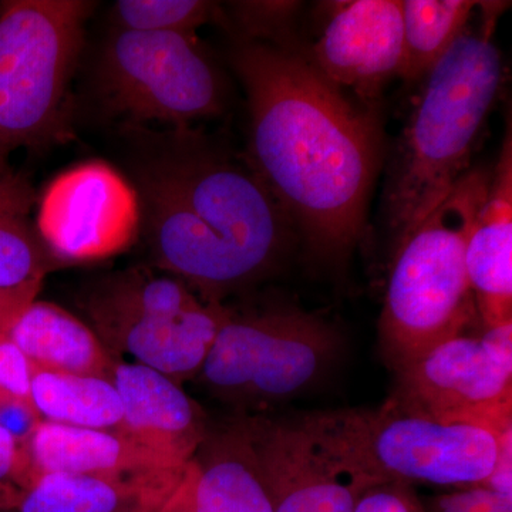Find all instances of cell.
<instances>
[{
    "label": "cell",
    "mask_w": 512,
    "mask_h": 512,
    "mask_svg": "<svg viewBox=\"0 0 512 512\" xmlns=\"http://www.w3.org/2000/svg\"><path fill=\"white\" fill-rule=\"evenodd\" d=\"M229 60L247 94L249 163L309 251L345 265L365 231L382 160L376 111L320 76L296 35H232Z\"/></svg>",
    "instance_id": "1"
},
{
    "label": "cell",
    "mask_w": 512,
    "mask_h": 512,
    "mask_svg": "<svg viewBox=\"0 0 512 512\" xmlns=\"http://www.w3.org/2000/svg\"><path fill=\"white\" fill-rule=\"evenodd\" d=\"M117 131L147 266L217 305L278 271L295 229L247 156L194 126Z\"/></svg>",
    "instance_id": "2"
},
{
    "label": "cell",
    "mask_w": 512,
    "mask_h": 512,
    "mask_svg": "<svg viewBox=\"0 0 512 512\" xmlns=\"http://www.w3.org/2000/svg\"><path fill=\"white\" fill-rule=\"evenodd\" d=\"M504 9L505 3L478 2L467 28L420 80L384 190L393 245L471 170L500 92L503 64L494 35Z\"/></svg>",
    "instance_id": "3"
},
{
    "label": "cell",
    "mask_w": 512,
    "mask_h": 512,
    "mask_svg": "<svg viewBox=\"0 0 512 512\" xmlns=\"http://www.w3.org/2000/svg\"><path fill=\"white\" fill-rule=\"evenodd\" d=\"M491 171L471 167L393 245L379 319L380 352L393 372L480 322L468 282L466 244Z\"/></svg>",
    "instance_id": "4"
},
{
    "label": "cell",
    "mask_w": 512,
    "mask_h": 512,
    "mask_svg": "<svg viewBox=\"0 0 512 512\" xmlns=\"http://www.w3.org/2000/svg\"><path fill=\"white\" fill-rule=\"evenodd\" d=\"M342 349V335L325 316L295 306L225 305L194 380L234 414H262L322 382Z\"/></svg>",
    "instance_id": "5"
},
{
    "label": "cell",
    "mask_w": 512,
    "mask_h": 512,
    "mask_svg": "<svg viewBox=\"0 0 512 512\" xmlns=\"http://www.w3.org/2000/svg\"><path fill=\"white\" fill-rule=\"evenodd\" d=\"M77 305L114 356H130L181 384L195 379L225 316L184 282L147 265L94 276Z\"/></svg>",
    "instance_id": "6"
},
{
    "label": "cell",
    "mask_w": 512,
    "mask_h": 512,
    "mask_svg": "<svg viewBox=\"0 0 512 512\" xmlns=\"http://www.w3.org/2000/svg\"><path fill=\"white\" fill-rule=\"evenodd\" d=\"M96 3L10 0L0 6V157L49 143Z\"/></svg>",
    "instance_id": "7"
},
{
    "label": "cell",
    "mask_w": 512,
    "mask_h": 512,
    "mask_svg": "<svg viewBox=\"0 0 512 512\" xmlns=\"http://www.w3.org/2000/svg\"><path fill=\"white\" fill-rule=\"evenodd\" d=\"M309 414L345 463L379 480L478 487L491 476L498 457L501 433L404 413L389 400L376 409Z\"/></svg>",
    "instance_id": "8"
},
{
    "label": "cell",
    "mask_w": 512,
    "mask_h": 512,
    "mask_svg": "<svg viewBox=\"0 0 512 512\" xmlns=\"http://www.w3.org/2000/svg\"><path fill=\"white\" fill-rule=\"evenodd\" d=\"M94 74L101 100L123 124L192 127L227 104L224 76L198 37L113 28Z\"/></svg>",
    "instance_id": "9"
},
{
    "label": "cell",
    "mask_w": 512,
    "mask_h": 512,
    "mask_svg": "<svg viewBox=\"0 0 512 512\" xmlns=\"http://www.w3.org/2000/svg\"><path fill=\"white\" fill-rule=\"evenodd\" d=\"M404 413L503 433L512 429V322L468 330L394 372Z\"/></svg>",
    "instance_id": "10"
},
{
    "label": "cell",
    "mask_w": 512,
    "mask_h": 512,
    "mask_svg": "<svg viewBox=\"0 0 512 512\" xmlns=\"http://www.w3.org/2000/svg\"><path fill=\"white\" fill-rule=\"evenodd\" d=\"M37 231L53 259L96 262L138 241L136 192L113 165L89 161L56 177L39 197Z\"/></svg>",
    "instance_id": "11"
},
{
    "label": "cell",
    "mask_w": 512,
    "mask_h": 512,
    "mask_svg": "<svg viewBox=\"0 0 512 512\" xmlns=\"http://www.w3.org/2000/svg\"><path fill=\"white\" fill-rule=\"evenodd\" d=\"M247 416L274 512H352L360 493L379 480L345 463L309 413Z\"/></svg>",
    "instance_id": "12"
},
{
    "label": "cell",
    "mask_w": 512,
    "mask_h": 512,
    "mask_svg": "<svg viewBox=\"0 0 512 512\" xmlns=\"http://www.w3.org/2000/svg\"><path fill=\"white\" fill-rule=\"evenodd\" d=\"M319 29L303 52L320 76L366 110L403 64L402 0L320 3Z\"/></svg>",
    "instance_id": "13"
},
{
    "label": "cell",
    "mask_w": 512,
    "mask_h": 512,
    "mask_svg": "<svg viewBox=\"0 0 512 512\" xmlns=\"http://www.w3.org/2000/svg\"><path fill=\"white\" fill-rule=\"evenodd\" d=\"M160 512H274L247 414L210 424Z\"/></svg>",
    "instance_id": "14"
},
{
    "label": "cell",
    "mask_w": 512,
    "mask_h": 512,
    "mask_svg": "<svg viewBox=\"0 0 512 512\" xmlns=\"http://www.w3.org/2000/svg\"><path fill=\"white\" fill-rule=\"evenodd\" d=\"M113 383L123 404L120 433L170 466H187L210 429L200 404L181 384L134 362L117 360Z\"/></svg>",
    "instance_id": "15"
},
{
    "label": "cell",
    "mask_w": 512,
    "mask_h": 512,
    "mask_svg": "<svg viewBox=\"0 0 512 512\" xmlns=\"http://www.w3.org/2000/svg\"><path fill=\"white\" fill-rule=\"evenodd\" d=\"M468 282L484 328L512 322V138L491 171L487 195L466 244Z\"/></svg>",
    "instance_id": "16"
},
{
    "label": "cell",
    "mask_w": 512,
    "mask_h": 512,
    "mask_svg": "<svg viewBox=\"0 0 512 512\" xmlns=\"http://www.w3.org/2000/svg\"><path fill=\"white\" fill-rule=\"evenodd\" d=\"M184 467L110 474H46L18 512H160L184 477Z\"/></svg>",
    "instance_id": "17"
},
{
    "label": "cell",
    "mask_w": 512,
    "mask_h": 512,
    "mask_svg": "<svg viewBox=\"0 0 512 512\" xmlns=\"http://www.w3.org/2000/svg\"><path fill=\"white\" fill-rule=\"evenodd\" d=\"M8 338L32 367L113 382L116 357L87 322L55 303L30 302L10 326Z\"/></svg>",
    "instance_id": "18"
},
{
    "label": "cell",
    "mask_w": 512,
    "mask_h": 512,
    "mask_svg": "<svg viewBox=\"0 0 512 512\" xmlns=\"http://www.w3.org/2000/svg\"><path fill=\"white\" fill-rule=\"evenodd\" d=\"M26 451L37 478L46 474H110L174 467L120 431L82 429L45 420Z\"/></svg>",
    "instance_id": "19"
},
{
    "label": "cell",
    "mask_w": 512,
    "mask_h": 512,
    "mask_svg": "<svg viewBox=\"0 0 512 512\" xmlns=\"http://www.w3.org/2000/svg\"><path fill=\"white\" fill-rule=\"evenodd\" d=\"M37 202L28 177L0 157V291H39L52 266L37 231Z\"/></svg>",
    "instance_id": "20"
},
{
    "label": "cell",
    "mask_w": 512,
    "mask_h": 512,
    "mask_svg": "<svg viewBox=\"0 0 512 512\" xmlns=\"http://www.w3.org/2000/svg\"><path fill=\"white\" fill-rule=\"evenodd\" d=\"M30 400L50 423L82 429L120 431L123 404L109 379L32 367Z\"/></svg>",
    "instance_id": "21"
},
{
    "label": "cell",
    "mask_w": 512,
    "mask_h": 512,
    "mask_svg": "<svg viewBox=\"0 0 512 512\" xmlns=\"http://www.w3.org/2000/svg\"><path fill=\"white\" fill-rule=\"evenodd\" d=\"M478 8L471 0H404L400 76L420 82L467 28Z\"/></svg>",
    "instance_id": "22"
},
{
    "label": "cell",
    "mask_w": 512,
    "mask_h": 512,
    "mask_svg": "<svg viewBox=\"0 0 512 512\" xmlns=\"http://www.w3.org/2000/svg\"><path fill=\"white\" fill-rule=\"evenodd\" d=\"M114 29L197 37L212 22L224 25L217 3L202 0H120L111 8Z\"/></svg>",
    "instance_id": "23"
},
{
    "label": "cell",
    "mask_w": 512,
    "mask_h": 512,
    "mask_svg": "<svg viewBox=\"0 0 512 512\" xmlns=\"http://www.w3.org/2000/svg\"><path fill=\"white\" fill-rule=\"evenodd\" d=\"M36 480L26 448L0 427V510H16Z\"/></svg>",
    "instance_id": "24"
},
{
    "label": "cell",
    "mask_w": 512,
    "mask_h": 512,
    "mask_svg": "<svg viewBox=\"0 0 512 512\" xmlns=\"http://www.w3.org/2000/svg\"><path fill=\"white\" fill-rule=\"evenodd\" d=\"M352 512H426V507L414 484L377 480L360 493Z\"/></svg>",
    "instance_id": "25"
},
{
    "label": "cell",
    "mask_w": 512,
    "mask_h": 512,
    "mask_svg": "<svg viewBox=\"0 0 512 512\" xmlns=\"http://www.w3.org/2000/svg\"><path fill=\"white\" fill-rule=\"evenodd\" d=\"M424 507L426 512H512V495L478 485L434 495Z\"/></svg>",
    "instance_id": "26"
},
{
    "label": "cell",
    "mask_w": 512,
    "mask_h": 512,
    "mask_svg": "<svg viewBox=\"0 0 512 512\" xmlns=\"http://www.w3.org/2000/svg\"><path fill=\"white\" fill-rule=\"evenodd\" d=\"M42 421L30 397L19 396L0 387V427L20 447H28Z\"/></svg>",
    "instance_id": "27"
},
{
    "label": "cell",
    "mask_w": 512,
    "mask_h": 512,
    "mask_svg": "<svg viewBox=\"0 0 512 512\" xmlns=\"http://www.w3.org/2000/svg\"><path fill=\"white\" fill-rule=\"evenodd\" d=\"M30 379L32 365L29 360L8 335H0V387L19 396L30 397Z\"/></svg>",
    "instance_id": "28"
},
{
    "label": "cell",
    "mask_w": 512,
    "mask_h": 512,
    "mask_svg": "<svg viewBox=\"0 0 512 512\" xmlns=\"http://www.w3.org/2000/svg\"><path fill=\"white\" fill-rule=\"evenodd\" d=\"M480 487L497 493L512 495V429L500 434L498 457L493 473Z\"/></svg>",
    "instance_id": "29"
},
{
    "label": "cell",
    "mask_w": 512,
    "mask_h": 512,
    "mask_svg": "<svg viewBox=\"0 0 512 512\" xmlns=\"http://www.w3.org/2000/svg\"><path fill=\"white\" fill-rule=\"evenodd\" d=\"M37 292V289L0 291V335H8L12 323L30 302L35 301Z\"/></svg>",
    "instance_id": "30"
}]
</instances>
